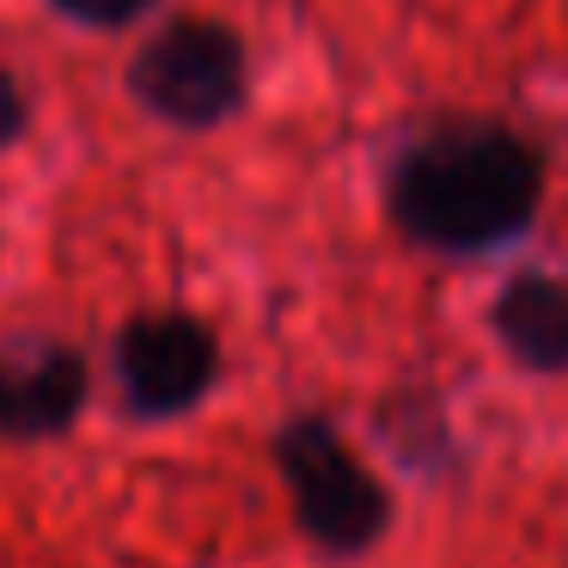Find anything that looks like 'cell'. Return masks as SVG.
I'll return each instance as SVG.
<instances>
[{
    "mask_svg": "<svg viewBox=\"0 0 568 568\" xmlns=\"http://www.w3.org/2000/svg\"><path fill=\"white\" fill-rule=\"evenodd\" d=\"M221 379V336L196 312H135L116 336V385L135 422H172Z\"/></svg>",
    "mask_w": 568,
    "mask_h": 568,
    "instance_id": "4",
    "label": "cell"
},
{
    "mask_svg": "<svg viewBox=\"0 0 568 568\" xmlns=\"http://www.w3.org/2000/svg\"><path fill=\"white\" fill-rule=\"evenodd\" d=\"M275 470L287 483L300 538L318 544L324 556H361L392 526L385 483L318 409H300L275 428Z\"/></svg>",
    "mask_w": 568,
    "mask_h": 568,
    "instance_id": "2",
    "label": "cell"
},
{
    "mask_svg": "<svg viewBox=\"0 0 568 568\" xmlns=\"http://www.w3.org/2000/svg\"><path fill=\"white\" fill-rule=\"evenodd\" d=\"M92 367L55 336L0 343V440H55L87 409Z\"/></svg>",
    "mask_w": 568,
    "mask_h": 568,
    "instance_id": "5",
    "label": "cell"
},
{
    "mask_svg": "<svg viewBox=\"0 0 568 568\" xmlns=\"http://www.w3.org/2000/svg\"><path fill=\"white\" fill-rule=\"evenodd\" d=\"M489 331L526 373H568V282L550 270H519L489 306Z\"/></svg>",
    "mask_w": 568,
    "mask_h": 568,
    "instance_id": "6",
    "label": "cell"
},
{
    "mask_svg": "<svg viewBox=\"0 0 568 568\" xmlns=\"http://www.w3.org/2000/svg\"><path fill=\"white\" fill-rule=\"evenodd\" d=\"M26 129H31V99H26V87H19L13 68H0V153L19 148Z\"/></svg>",
    "mask_w": 568,
    "mask_h": 568,
    "instance_id": "8",
    "label": "cell"
},
{
    "mask_svg": "<svg viewBox=\"0 0 568 568\" xmlns=\"http://www.w3.org/2000/svg\"><path fill=\"white\" fill-rule=\"evenodd\" d=\"M251 62L233 26L221 19H165L135 55H129V92L148 116L184 135H209L226 116L245 111Z\"/></svg>",
    "mask_w": 568,
    "mask_h": 568,
    "instance_id": "3",
    "label": "cell"
},
{
    "mask_svg": "<svg viewBox=\"0 0 568 568\" xmlns=\"http://www.w3.org/2000/svg\"><path fill=\"white\" fill-rule=\"evenodd\" d=\"M50 7L62 19H74V26H87V31H123L148 13L153 0H50Z\"/></svg>",
    "mask_w": 568,
    "mask_h": 568,
    "instance_id": "7",
    "label": "cell"
},
{
    "mask_svg": "<svg viewBox=\"0 0 568 568\" xmlns=\"http://www.w3.org/2000/svg\"><path fill=\"white\" fill-rule=\"evenodd\" d=\"M544 153L507 123L458 116L416 135L385 172V214L422 251L477 257L538 221Z\"/></svg>",
    "mask_w": 568,
    "mask_h": 568,
    "instance_id": "1",
    "label": "cell"
}]
</instances>
